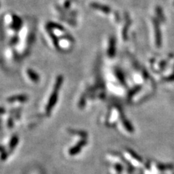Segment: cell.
<instances>
[{"instance_id":"cell-1","label":"cell","mask_w":174,"mask_h":174,"mask_svg":"<svg viewBox=\"0 0 174 174\" xmlns=\"http://www.w3.org/2000/svg\"><path fill=\"white\" fill-rule=\"evenodd\" d=\"M31 174H43V173H40V172H36V171H33V172L31 173Z\"/></svg>"}]
</instances>
